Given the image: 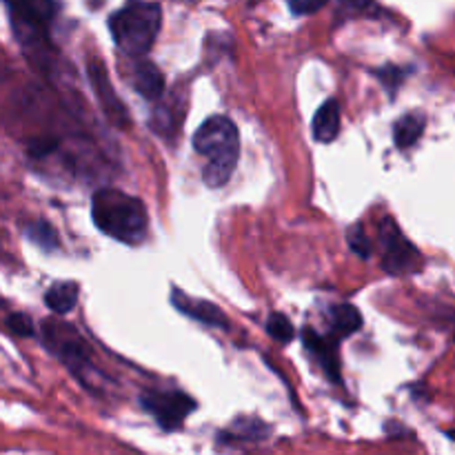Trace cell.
<instances>
[{
  "mask_svg": "<svg viewBox=\"0 0 455 455\" xmlns=\"http://www.w3.org/2000/svg\"><path fill=\"white\" fill-rule=\"evenodd\" d=\"M194 149L204 158V185L218 189L227 185L238 167L240 136L238 127L227 116H212L200 124L194 136Z\"/></svg>",
  "mask_w": 455,
  "mask_h": 455,
  "instance_id": "1",
  "label": "cell"
},
{
  "mask_svg": "<svg viewBox=\"0 0 455 455\" xmlns=\"http://www.w3.org/2000/svg\"><path fill=\"white\" fill-rule=\"evenodd\" d=\"M93 225L109 238L138 244L147 235L149 216L142 200L120 189H100L92 198Z\"/></svg>",
  "mask_w": 455,
  "mask_h": 455,
  "instance_id": "2",
  "label": "cell"
},
{
  "mask_svg": "<svg viewBox=\"0 0 455 455\" xmlns=\"http://www.w3.org/2000/svg\"><path fill=\"white\" fill-rule=\"evenodd\" d=\"M163 25V9L151 0H129L123 9L111 13L109 31L116 47L129 58L149 53Z\"/></svg>",
  "mask_w": 455,
  "mask_h": 455,
  "instance_id": "3",
  "label": "cell"
},
{
  "mask_svg": "<svg viewBox=\"0 0 455 455\" xmlns=\"http://www.w3.org/2000/svg\"><path fill=\"white\" fill-rule=\"evenodd\" d=\"M380 244H382V269L391 275H407L420 269L422 256L411 244V240L398 229L394 218H385L380 222Z\"/></svg>",
  "mask_w": 455,
  "mask_h": 455,
  "instance_id": "4",
  "label": "cell"
},
{
  "mask_svg": "<svg viewBox=\"0 0 455 455\" xmlns=\"http://www.w3.org/2000/svg\"><path fill=\"white\" fill-rule=\"evenodd\" d=\"M12 13L13 29L25 44L43 43L47 25L58 12L56 0H3Z\"/></svg>",
  "mask_w": 455,
  "mask_h": 455,
  "instance_id": "5",
  "label": "cell"
},
{
  "mask_svg": "<svg viewBox=\"0 0 455 455\" xmlns=\"http://www.w3.org/2000/svg\"><path fill=\"white\" fill-rule=\"evenodd\" d=\"M140 404L164 431L180 429L189 413L196 411L194 398L182 391H147L140 395Z\"/></svg>",
  "mask_w": 455,
  "mask_h": 455,
  "instance_id": "6",
  "label": "cell"
},
{
  "mask_svg": "<svg viewBox=\"0 0 455 455\" xmlns=\"http://www.w3.org/2000/svg\"><path fill=\"white\" fill-rule=\"evenodd\" d=\"M43 333L49 349H52L71 371L80 376V369L89 367L87 345H84V340L78 336V331H76L71 324L49 320V323L43 324Z\"/></svg>",
  "mask_w": 455,
  "mask_h": 455,
  "instance_id": "7",
  "label": "cell"
},
{
  "mask_svg": "<svg viewBox=\"0 0 455 455\" xmlns=\"http://www.w3.org/2000/svg\"><path fill=\"white\" fill-rule=\"evenodd\" d=\"M87 71H89V80H92L93 92H96L102 111H105V116L109 118V123L116 124V127H127L129 123L127 107L123 105L118 93L114 92V84H111L109 76H107L105 65L98 60H92L89 62Z\"/></svg>",
  "mask_w": 455,
  "mask_h": 455,
  "instance_id": "8",
  "label": "cell"
},
{
  "mask_svg": "<svg viewBox=\"0 0 455 455\" xmlns=\"http://www.w3.org/2000/svg\"><path fill=\"white\" fill-rule=\"evenodd\" d=\"M302 340L305 347L309 349V354L314 355L315 363L323 367V371L327 373L329 380L340 382V355H338V342L331 338H324L320 333L311 331L309 327L302 333Z\"/></svg>",
  "mask_w": 455,
  "mask_h": 455,
  "instance_id": "9",
  "label": "cell"
},
{
  "mask_svg": "<svg viewBox=\"0 0 455 455\" xmlns=\"http://www.w3.org/2000/svg\"><path fill=\"white\" fill-rule=\"evenodd\" d=\"M172 302H173V307H176V309L180 311V314L189 315V318L198 320V323L209 324V327H220V329L229 327V323H227L225 314H222V311L218 309L216 305H212V302L194 300V298L185 296V293H182L180 289H173Z\"/></svg>",
  "mask_w": 455,
  "mask_h": 455,
  "instance_id": "10",
  "label": "cell"
},
{
  "mask_svg": "<svg viewBox=\"0 0 455 455\" xmlns=\"http://www.w3.org/2000/svg\"><path fill=\"white\" fill-rule=\"evenodd\" d=\"M311 132L318 142H333L340 133V105L338 100L329 98L323 105L318 107L314 116V123H311Z\"/></svg>",
  "mask_w": 455,
  "mask_h": 455,
  "instance_id": "11",
  "label": "cell"
},
{
  "mask_svg": "<svg viewBox=\"0 0 455 455\" xmlns=\"http://www.w3.org/2000/svg\"><path fill=\"white\" fill-rule=\"evenodd\" d=\"M133 89L147 100H158L164 92V76L154 62H136L133 67Z\"/></svg>",
  "mask_w": 455,
  "mask_h": 455,
  "instance_id": "12",
  "label": "cell"
},
{
  "mask_svg": "<svg viewBox=\"0 0 455 455\" xmlns=\"http://www.w3.org/2000/svg\"><path fill=\"white\" fill-rule=\"evenodd\" d=\"M78 302V283H56L44 293V305L58 315L69 314Z\"/></svg>",
  "mask_w": 455,
  "mask_h": 455,
  "instance_id": "13",
  "label": "cell"
},
{
  "mask_svg": "<svg viewBox=\"0 0 455 455\" xmlns=\"http://www.w3.org/2000/svg\"><path fill=\"white\" fill-rule=\"evenodd\" d=\"M425 116L422 114H407L395 123L394 127V140L395 147L400 149H409V147L416 145L420 140V136L425 133Z\"/></svg>",
  "mask_w": 455,
  "mask_h": 455,
  "instance_id": "14",
  "label": "cell"
},
{
  "mask_svg": "<svg viewBox=\"0 0 455 455\" xmlns=\"http://www.w3.org/2000/svg\"><path fill=\"white\" fill-rule=\"evenodd\" d=\"M331 324L338 338H349L363 327V315L354 305H336L331 309Z\"/></svg>",
  "mask_w": 455,
  "mask_h": 455,
  "instance_id": "15",
  "label": "cell"
},
{
  "mask_svg": "<svg viewBox=\"0 0 455 455\" xmlns=\"http://www.w3.org/2000/svg\"><path fill=\"white\" fill-rule=\"evenodd\" d=\"M27 238L34 244H38L40 249H47V251H56L58 249V234L49 222L38 220L34 225L27 227Z\"/></svg>",
  "mask_w": 455,
  "mask_h": 455,
  "instance_id": "16",
  "label": "cell"
},
{
  "mask_svg": "<svg viewBox=\"0 0 455 455\" xmlns=\"http://www.w3.org/2000/svg\"><path fill=\"white\" fill-rule=\"evenodd\" d=\"M267 331L274 340H278L280 345H287V342L293 340L296 336V329H293L291 320L283 314H271L269 320H267Z\"/></svg>",
  "mask_w": 455,
  "mask_h": 455,
  "instance_id": "17",
  "label": "cell"
},
{
  "mask_svg": "<svg viewBox=\"0 0 455 455\" xmlns=\"http://www.w3.org/2000/svg\"><path fill=\"white\" fill-rule=\"evenodd\" d=\"M347 243H349V249L358 258L367 260L371 256V243H369L367 234H364L363 225H354L349 231H347Z\"/></svg>",
  "mask_w": 455,
  "mask_h": 455,
  "instance_id": "18",
  "label": "cell"
},
{
  "mask_svg": "<svg viewBox=\"0 0 455 455\" xmlns=\"http://www.w3.org/2000/svg\"><path fill=\"white\" fill-rule=\"evenodd\" d=\"M378 7L373 0H340L338 4V16H355V13H378Z\"/></svg>",
  "mask_w": 455,
  "mask_h": 455,
  "instance_id": "19",
  "label": "cell"
},
{
  "mask_svg": "<svg viewBox=\"0 0 455 455\" xmlns=\"http://www.w3.org/2000/svg\"><path fill=\"white\" fill-rule=\"evenodd\" d=\"M4 324H7V329L13 333V336L29 338V336H34V333H36L34 331V323H31L29 315H25V314L7 315Z\"/></svg>",
  "mask_w": 455,
  "mask_h": 455,
  "instance_id": "20",
  "label": "cell"
},
{
  "mask_svg": "<svg viewBox=\"0 0 455 455\" xmlns=\"http://www.w3.org/2000/svg\"><path fill=\"white\" fill-rule=\"evenodd\" d=\"M58 138H49V136H40V138H34V140L29 142V147H27V151H29L31 158L40 160L44 158V156L53 154V151L58 149Z\"/></svg>",
  "mask_w": 455,
  "mask_h": 455,
  "instance_id": "21",
  "label": "cell"
},
{
  "mask_svg": "<svg viewBox=\"0 0 455 455\" xmlns=\"http://www.w3.org/2000/svg\"><path fill=\"white\" fill-rule=\"evenodd\" d=\"M329 0H289V7L298 16H305V13H314L318 9H323Z\"/></svg>",
  "mask_w": 455,
  "mask_h": 455,
  "instance_id": "22",
  "label": "cell"
}]
</instances>
